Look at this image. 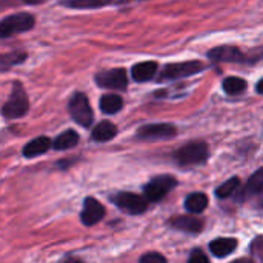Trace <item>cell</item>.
<instances>
[{
    "instance_id": "6da1fadb",
    "label": "cell",
    "mask_w": 263,
    "mask_h": 263,
    "mask_svg": "<svg viewBox=\"0 0 263 263\" xmlns=\"http://www.w3.org/2000/svg\"><path fill=\"white\" fill-rule=\"evenodd\" d=\"M210 151L206 143L203 142H191L185 146H182L174 159L180 166H193V165H202L208 160Z\"/></svg>"
},
{
    "instance_id": "7a4b0ae2",
    "label": "cell",
    "mask_w": 263,
    "mask_h": 263,
    "mask_svg": "<svg viewBox=\"0 0 263 263\" xmlns=\"http://www.w3.org/2000/svg\"><path fill=\"white\" fill-rule=\"evenodd\" d=\"M34 23H35V20H34L32 14H28V12H18V14L8 15L0 23V35L5 39V37L14 35V34L29 31L34 26Z\"/></svg>"
},
{
    "instance_id": "3957f363",
    "label": "cell",
    "mask_w": 263,
    "mask_h": 263,
    "mask_svg": "<svg viewBox=\"0 0 263 263\" xmlns=\"http://www.w3.org/2000/svg\"><path fill=\"white\" fill-rule=\"evenodd\" d=\"M68 109H69V114L71 117L82 126H89L92 123V109H91V105H89V100L88 97L83 94V92H76L71 100H69V105H68Z\"/></svg>"
},
{
    "instance_id": "277c9868",
    "label": "cell",
    "mask_w": 263,
    "mask_h": 263,
    "mask_svg": "<svg viewBox=\"0 0 263 263\" xmlns=\"http://www.w3.org/2000/svg\"><path fill=\"white\" fill-rule=\"evenodd\" d=\"M28 109H29L28 96L18 85H15V89L12 91V94L3 105L2 112L6 119H18V117H23L28 112Z\"/></svg>"
},
{
    "instance_id": "5b68a950",
    "label": "cell",
    "mask_w": 263,
    "mask_h": 263,
    "mask_svg": "<svg viewBox=\"0 0 263 263\" xmlns=\"http://www.w3.org/2000/svg\"><path fill=\"white\" fill-rule=\"evenodd\" d=\"M203 69H205V65L202 62H196V60L182 62V63H170L160 72V80H176V79H182V77H190Z\"/></svg>"
},
{
    "instance_id": "8992f818",
    "label": "cell",
    "mask_w": 263,
    "mask_h": 263,
    "mask_svg": "<svg viewBox=\"0 0 263 263\" xmlns=\"http://www.w3.org/2000/svg\"><path fill=\"white\" fill-rule=\"evenodd\" d=\"M177 185L176 177L173 176H157L153 180H149L143 191H145V197L149 202H157L160 199H163L174 186Z\"/></svg>"
},
{
    "instance_id": "52a82bcc",
    "label": "cell",
    "mask_w": 263,
    "mask_h": 263,
    "mask_svg": "<svg viewBox=\"0 0 263 263\" xmlns=\"http://www.w3.org/2000/svg\"><path fill=\"white\" fill-rule=\"evenodd\" d=\"M112 200L120 210L129 214H142L148 208V199L134 193H119L114 196Z\"/></svg>"
},
{
    "instance_id": "ba28073f",
    "label": "cell",
    "mask_w": 263,
    "mask_h": 263,
    "mask_svg": "<svg viewBox=\"0 0 263 263\" xmlns=\"http://www.w3.org/2000/svg\"><path fill=\"white\" fill-rule=\"evenodd\" d=\"M96 82L99 86L106 88V89H125L128 86V77L126 71L123 68H116V69H108L103 72H99L96 76Z\"/></svg>"
},
{
    "instance_id": "9c48e42d",
    "label": "cell",
    "mask_w": 263,
    "mask_h": 263,
    "mask_svg": "<svg viewBox=\"0 0 263 263\" xmlns=\"http://www.w3.org/2000/svg\"><path fill=\"white\" fill-rule=\"evenodd\" d=\"M176 126L170 125V123H151V125H145L137 131V137L140 140H163V139H170L173 136H176Z\"/></svg>"
},
{
    "instance_id": "30bf717a",
    "label": "cell",
    "mask_w": 263,
    "mask_h": 263,
    "mask_svg": "<svg viewBox=\"0 0 263 263\" xmlns=\"http://www.w3.org/2000/svg\"><path fill=\"white\" fill-rule=\"evenodd\" d=\"M105 216V208L100 202H97L94 197H88L83 202V210L80 214L82 223L85 227H92L96 223H99Z\"/></svg>"
},
{
    "instance_id": "8fae6325",
    "label": "cell",
    "mask_w": 263,
    "mask_h": 263,
    "mask_svg": "<svg viewBox=\"0 0 263 263\" xmlns=\"http://www.w3.org/2000/svg\"><path fill=\"white\" fill-rule=\"evenodd\" d=\"M208 57L216 62H245V54L234 46H217L208 52Z\"/></svg>"
},
{
    "instance_id": "7c38bea8",
    "label": "cell",
    "mask_w": 263,
    "mask_h": 263,
    "mask_svg": "<svg viewBox=\"0 0 263 263\" xmlns=\"http://www.w3.org/2000/svg\"><path fill=\"white\" fill-rule=\"evenodd\" d=\"M170 223L173 228H176L179 231L193 233V234L200 233L202 227H203V222L196 216H179V217H174Z\"/></svg>"
},
{
    "instance_id": "4fadbf2b",
    "label": "cell",
    "mask_w": 263,
    "mask_h": 263,
    "mask_svg": "<svg viewBox=\"0 0 263 263\" xmlns=\"http://www.w3.org/2000/svg\"><path fill=\"white\" fill-rule=\"evenodd\" d=\"M237 248V240L231 237H220L210 243V251L216 257H227Z\"/></svg>"
},
{
    "instance_id": "5bb4252c",
    "label": "cell",
    "mask_w": 263,
    "mask_h": 263,
    "mask_svg": "<svg viewBox=\"0 0 263 263\" xmlns=\"http://www.w3.org/2000/svg\"><path fill=\"white\" fill-rule=\"evenodd\" d=\"M51 140L48 137H37V139H32L25 148H23V156L28 157V159H32V157H37V156H42L45 154L49 148H51Z\"/></svg>"
},
{
    "instance_id": "9a60e30c",
    "label": "cell",
    "mask_w": 263,
    "mask_h": 263,
    "mask_svg": "<svg viewBox=\"0 0 263 263\" xmlns=\"http://www.w3.org/2000/svg\"><path fill=\"white\" fill-rule=\"evenodd\" d=\"M157 72V63L156 62H142L133 66V79L136 82H148L151 80Z\"/></svg>"
},
{
    "instance_id": "2e32d148",
    "label": "cell",
    "mask_w": 263,
    "mask_h": 263,
    "mask_svg": "<svg viewBox=\"0 0 263 263\" xmlns=\"http://www.w3.org/2000/svg\"><path fill=\"white\" fill-rule=\"evenodd\" d=\"M116 134H117V128H116V125L114 123H111V122H108V120H105V122H100L94 129H92V140H96V142H108V140H111V139H114L116 137Z\"/></svg>"
},
{
    "instance_id": "e0dca14e",
    "label": "cell",
    "mask_w": 263,
    "mask_h": 263,
    "mask_svg": "<svg viewBox=\"0 0 263 263\" xmlns=\"http://www.w3.org/2000/svg\"><path fill=\"white\" fill-rule=\"evenodd\" d=\"M79 143V134L74 131V129H68L65 133H62L54 142H52V146L54 149L57 151H66L69 148H74L76 145Z\"/></svg>"
},
{
    "instance_id": "ac0fdd59",
    "label": "cell",
    "mask_w": 263,
    "mask_h": 263,
    "mask_svg": "<svg viewBox=\"0 0 263 263\" xmlns=\"http://www.w3.org/2000/svg\"><path fill=\"white\" fill-rule=\"evenodd\" d=\"M206 206H208V197H206L203 193L190 194V196L186 197V200H185V208H186L190 213H194V214L202 213Z\"/></svg>"
},
{
    "instance_id": "d6986e66",
    "label": "cell",
    "mask_w": 263,
    "mask_h": 263,
    "mask_svg": "<svg viewBox=\"0 0 263 263\" xmlns=\"http://www.w3.org/2000/svg\"><path fill=\"white\" fill-rule=\"evenodd\" d=\"M123 100L117 94H105L100 99V108L105 114H116L122 109Z\"/></svg>"
},
{
    "instance_id": "ffe728a7",
    "label": "cell",
    "mask_w": 263,
    "mask_h": 263,
    "mask_svg": "<svg viewBox=\"0 0 263 263\" xmlns=\"http://www.w3.org/2000/svg\"><path fill=\"white\" fill-rule=\"evenodd\" d=\"M112 0H62L63 6L74 9H94L109 5Z\"/></svg>"
},
{
    "instance_id": "44dd1931",
    "label": "cell",
    "mask_w": 263,
    "mask_h": 263,
    "mask_svg": "<svg viewBox=\"0 0 263 263\" xmlns=\"http://www.w3.org/2000/svg\"><path fill=\"white\" fill-rule=\"evenodd\" d=\"M262 190H263V168H260L259 171H256V173L250 177V180H248V183H247L245 190L242 191V199H243V197H250V196H253V194H257V193H260Z\"/></svg>"
},
{
    "instance_id": "7402d4cb",
    "label": "cell",
    "mask_w": 263,
    "mask_h": 263,
    "mask_svg": "<svg viewBox=\"0 0 263 263\" xmlns=\"http://www.w3.org/2000/svg\"><path fill=\"white\" fill-rule=\"evenodd\" d=\"M245 88H247V82L240 77H227L223 80V89L230 96L240 94L245 91Z\"/></svg>"
},
{
    "instance_id": "603a6c76",
    "label": "cell",
    "mask_w": 263,
    "mask_h": 263,
    "mask_svg": "<svg viewBox=\"0 0 263 263\" xmlns=\"http://www.w3.org/2000/svg\"><path fill=\"white\" fill-rule=\"evenodd\" d=\"M239 185H240L239 177H231L230 180H227L225 183H222V185L216 190V194H217V197L227 199V197L233 196V194L237 191Z\"/></svg>"
},
{
    "instance_id": "cb8c5ba5",
    "label": "cell",
    "mask_w": 263,
    "mask_h": 263,
    "mask_svg": "<svg viewBox=\"0 0 263 263\" xmlns=\"http://www.w3.org/2000/svg\"><path fill=\"white\" fill-rule=\"evenodd\" d=\"M25 59H26V52H8V54H3L2 55L0 63H2V68L3 69H8L9 66L23 62Z\"/></svg>"
},
{
    "instance_id": "d4e9b609",
    "label": "cell",
    "mask_w": 263,
    "mask_h": 263,
    "mask_svg": "<svg viewBox=\"0 0 263 263\" xmlns=\"http://www.w3.org/2000/svg\"><path fill=\"white\" fill-rule=\"evenodd\" d=\"M140 262L142 263H165L166 262V259L162 256V254H159V253H149V254H145V256H142L140 257Z\"/></svg>"
},
{
    "instance_id": "484cf974",
    "label": "cell",
    "mask_w": 263,
    "mask_h": 263,
    "mask_svg": "<svg viewBox=\"0 0 263 263\" xmlns=\"http://www.w3.org/2000/svg\"><path fill=\"white\" fill-rule=\"evenodd\" d=\"M188 262L190 263H199V262H203L206 263L208 262V257L200 251V250H194L191 254H190V257H188Z\"/></svg>"
},
{
    "instance_id": "4316f807",
    "label": "cell",
    "mask_w": 263,
    "mask_h": 263,
    "mask_svg": "<svg viewBox=\"0 0 263 263\" xmlns=\"http://www.w3.org/2000/svg\"><path fill=\"white\" fill-rule=\"evenodd\" d=\"M256 89H257V92H259V94H263V79L259 82V83H257Z\"/></svg>"
},
{
    "instance_id": "83f0119b",
    "label": "cell",
    "mask_w": 263,
    "mask_h": 263,
    "mask_svg": "<svg viewBox=\"0 0 263 263\" xmlns=\"http://www.w3.org/2000/svg\"><path fill=\"white\" fill-rule=\"evenodd\" d=\"M26 3H31V5H37V3H42V2H45V0H25Z\"/></svg>"
}]
</instances>
